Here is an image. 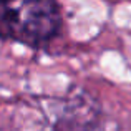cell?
<instances>
[{
	"label": "cell",
	"instance_id": "6da1fadb",
	"mask_svg": "<svg viewBox=\"0 0 131 131\" xmlns=\"http://www.w3.org/2000/svg\"><path fill=\"white\" fill-rule=\"evenodd\" d=\"M20 18L15 42L43 50L58 38L63 27L61 7L53 0H28L18 3Z\"/></svg>",
	"mask_w": 131,
	"mask_h": 131
},
{
	"label": "cell",
	"instance_id": "3957f363",
	"mask_svg": "<svg viewBox=\"0 0 131 131\" xmlns=\"http://www.w3.org/2000/svg\"><path fill=\"white\" fill-rule=\"evenodd\" d=\"M20 8L13 2H0V40L15 42Z\"/></svg>",
	"mask_w": 131,
	"mask_h": 131
},
{
	"label": "cell",
	"instance_id": "7a4b0ae2",
	"mask_svg": "<svg viewBox=\"0 0 131 131\" xmlns=\"http://www.w3.org/2000/svg\"><path fill=\"white\" fill-rule=\"evenodd\" d=\"M98 106L93 103V100L88 95L75 96L68 101L65 106L63 115L57 121L55 128L58 131H85V129H95L98 121Z\"/></svg>",
	"mask_w": 131,
	"mask_h": 131
}]
</instances>
